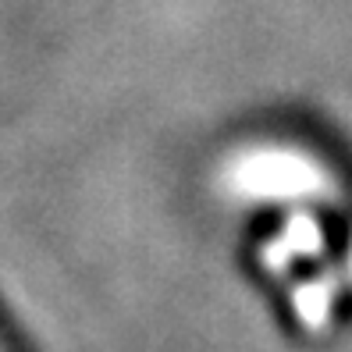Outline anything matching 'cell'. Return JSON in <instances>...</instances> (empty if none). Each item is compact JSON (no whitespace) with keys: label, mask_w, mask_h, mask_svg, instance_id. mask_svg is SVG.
<instances>
[{"label":"cell","mask_w":352,"mask_h":352,"mask_svg":"<svg viewBox=\"0 0 352 352\" xmlns=\"http://www.w3.org/2000/svg\"><path fill=\"white\" fill-rule=\"evenodd\" d=\"M324 185L320 164L296 150H250L232 164V189L250 199H299Z\"/></svg>","instance_id":"obj_1"}]
</instances>
